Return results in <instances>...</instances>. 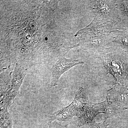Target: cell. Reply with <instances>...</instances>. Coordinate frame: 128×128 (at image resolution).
Masks as SVG:
<instances>
[{
    "mask_svg": "<svg viewBox=\"0 0 128 128\" xmlns=\"http://www.w3.org/2000/svg\"><path fill=\"white\" fill-rule=\"evenodd\" d=\"M92 106L102 113L106 114V118L116 116L122 110V108L110 102L107 98L103 102L98 103L91 102Z\"/></svg>",
    "mask_w": 128,
    "mask_h": 128,
    "instance_id": "cell-8",
    "label": "cell"
},
{
    "mask_svg": "<svg viewBox=\"0 0 128 128\" xmlns=\"http://www.w3.org/2000/svg\"><path fill=\"white\" fill-rule=\"evenodd\" d=\"M8 109L7 108H0L1 128H13L12 116L8 112Z\"/></svg>",
    "mask_w": 128,
    "mask_h": 128,
    "instance_id": "cell-11",
    "label": "cell"
},
{
    "mask_svg": "<svg viewBox=\"0 0 128 128\" xmlns=\"http://www.w3.org/2000/svg\"><path fill=\"white\" fill-rule=\"evenodd\" d=\"M103 64L108 73L113 76L117 83H123V65L116 53L108 54L105 56L103 59Z\"/></svg>",
    "mask_w": 128,
    "mask_h": 128,
    "instance_id": "cell-5",
    "label": "cell"
},
{
    "mask_svg": "<svg viewBox=\"0 0 128 128\" xmlns=\"http://www.w3.org/2000/svg\"><path fill=\"white\" fill-rule=\"evenodd\" d=\"M90 7L95 14L94 20L100 22H112L115 14L116 5L112 1H91Z\"/></svg>",
    "mask_w": 128,
    "mask_h": 128,
    "instance_id": "cell-3",
    "label": "cell"
},
{
    "mask_svg": "<svg viewBox=\"0 0 128 128\" xmlns=\"http://www.w3.org/2000/svg\"><path fill=\"white\" fill-rule=\"evenodd\" d=\"M101 113L92 106L91 102H89L77 116L78 118V126L80 127L84 124L90 123L93 121L96 115Z\"/></svg>",
    "mask_w": 128,
    "mask_h": 128,
    "instance_id": "cell-9",
    "label": "cell"
},
{
    "mask_svg": "<svg viewBox=\"0 0 128 128\" xmlns=\"http://www.w3.org/2000/svg\"><path fill=\"white\" fill-rule=\"evenodd\" d=\"M89 102L84 89L82 87L80 88L76 92L74 100L70 104L50 114L49 118V122L55 120L68 121L74 116H77Z\"/></svg>",
    "mask_w": 128,
    "mask_h": 128,
    "instance_id": "cell-2",
    "label": "cell"
},
{
    "mask_svg": "<svg viewBox=\"0 0 128 128\" xmlns=\"http://www.w3.org/2000/svg\"><path fill=\"white\" fill-rule=\"evenodd\" d=\"M10 85L6 82H0V108H9L13 104L14 99L11 96L10 90Z\"/></svg>",
    "mask_w": 128,
    "mask_h": 128,
    "instance_id": "cell-10",
    "label": "cell"
},
{
    "mask_svg": "<svg viewBox=\"0 0 128 128\" xmlns=\"http://www.w3.org/2000/svg\"><path fill=\"white\" fill-rule=\"evenodd\" d=\"M122 4H123V7L124 12L128 16V2H124Z\"/></svg>",
    "mask_w": 128,
    "mask_h": 128,
    "instance_id": "cell-14",
    "label": "cell"
},
{
    "mask_svg": "<svg viewBox=\"0 0 128 128\" xmlns=\"http://www.w3.org/2000/svg\"><path fill=\"white\" fill-rule=\"evenodd\" d=\"M107 98L110 102L121 107L128 102V91L120 84L116 83L108 91Z\"/></svg>",
    "mask_w": 128,
    "mask_h": 128,
    "instance_id": "cell-7",
    "label": "cell"
},
{
    "mask_svg": "<svg viewBox=\"0 0 128 128\" xmlns=\"http://www.w3.org/2000/svg\"><path fill=\"white\" fill-rule=\"evenodd\" d=\"M58 0L0 1V72L50 65L74 47L60 24Z\"/></svg>",
    "mask_w": 128,
    "mask_h": 128,
    "instance_id": "cell-1",
    "label": "cell"
},
{
    "mask_svg": "<svg viewBox=\"0 0 128 128\" xmlns=\"http://www.w3.org/2000/svg\"><path fill=\"white\" fill-rule=\"evenodd\" d=\"M90 128H108V124L106 122V121H104L101 122H96L95 121H92L89 124Z\"/></svg>",
    "mask_w": 128,
    "mask_h": 128,
    "instance_id": "cell-12",
    "label": "cell"
},
{
    "mask_svg": "<svg viewBox=\"0 0 128 128\" xmlns=\"http://www.w3.org/2000/svg\"><path fill=\"white\" fill-rule=\"evenodd\" d=\"M27 70L28 69L20 64H16L14 70L9 74L11 82L10 93L14 99L19 93L20 88L26 74Z\"/></svg>",
    "mask_w": 128,
    "mask_h": 128,
    "instance_id": "cell-6",
    "label": "cell"
},
{
    "mask_svg": "<svg viewBox=\"0 0 128 128\" xmlns=\"http://www.w3.org/2000/svg\"><path fill=\"white\" fill-rule=\"evenodd\" d=\"M68 126V125H61L56 121H52L49 124V128H67Z\"/></svg>",
    "mask_w": 128,
    "mask_h": 128,
    "instance_id": "cell-13",
    "label": "cell"
},
{
    "mask_svg": "<svg viewBox=\"0 0 128 128\" xmlns=\"http://www.w3.org/2000/svg\"><path fill=\"white\" fill-rule=\"evenodd\" d=\"M84 62L80 60L67 59L64 57H60L50 65L52 74L50 86L54 87L58 84L60 76L70 69L79 64H82Z\"/></svg>",
    "mask_w": 128,
    "mask_h": 128,
    "instance_id": "cell-4",
    "label": "cell"
}]
</instances>
